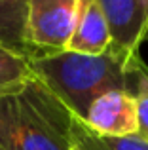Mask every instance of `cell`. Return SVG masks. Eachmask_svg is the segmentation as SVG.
<instances>
[{"instance_id": "6da1fadb", "label": "cell", "mask_w": 148, "mask_h": 150, "mask_svg": "<svg viewBox=\"0 0 148 150\" xmlns=\"http://www.w3.org/2000/svg\"><path fill=\"white\" fill-rule=\"evenodd\" d=\"M141 55L110 46L101 55L61 51L30 57L32 74L65 105L76 120L84 122L87 108L108 91L133 95Z\"/></svg>"}, {"instance_id": "7a4b0ae2", "label": "cell", "mask_w": 148, "mask_h": 150, "mask_svg": "<svg viewBox=\"0 0 148 150\" xmlns=\"http://www.w3.org/2000/svg\"><path fill=\"white\" fill-rule=\"evenodd\" d=\"M74 116L36 76L0 91V150H72Z\"/></svg>"}, {"instance_id": "3957f363", "label": "cell", "mask_w": 148, "mask_h": 150, "mask_svg": "<svg viewBox=\"0 0 148 150\" xmlns=\"http://www.w3.org/2000/svg\"><path fill=\"white\" fill-rule=\"evenodd\" d=\"M80 0H29L25 21V42L34 55L67 51L74 34Z\"/></svg>"}, {"instance_id": "277c9868", "label": "cell", "mask_w": 148, "mask_h": 150, "mask_svg": "<svg viewBox=\"0 0 148 150\" xmlns=\"http://www.w3.org/2000/svg\"><path fill=\"white\" fill-rule=\"evenodd\" d=\"M80 122V120H78ZM89 131L101 137H131L139 133L137 101L129 91H108L89 105L85 120Z\"/></svg>"}, {"instance_id": "5b68a950", "label": "cell", "mask_w": 148, "mask_h": 150, "mask_svg": "<svg viewBox=\"0 0 148 150\" xmlns=\"http://www.w3.org/2000/svg\"><path fill=\"white\" fill-rule=\"evenodd\" d=\"M106 17L112 46L139 53L148 40V0H97Z\"/></svg>"}, {"instance_id": "8992f818", "label": "cell", "mask_w": 148, "mask_h": 150, "mask_svg": "<svg viewBox=\"0 0 148 150\" xmlns=\"http://www.w3.org/2000/svg\"><path fill=\"white\" fill-rule=\"evenodd\" d=\"M112 46V36L106 17L97 0H80L74 34L68 42V51L84 55H101Z\"/></svg>"}, {"instance_id": "52a82bcc", "label": "cell", "mask_w": 148, "mask_h": 150, "mask_svg": "<svg viewBox=\"0 0 148 150\" xmlns=\"http://www.w3.org/2000/svg\"><path fill=\"white\" fill-rule=\"evenodd\" d=\"M27 2L29 0H0V44L30 57L25 42Z\"/></svg>"}, {"instance_id": "ba28073f", "label": "cell", "mask_w": 148, "mask_h": 150, "mask_svg": "<svg viewBox=\"0 0 148 150\" xmlns=\"http://www.w3.org/2000/svg\"><path fill=\"white\" fill-rule=\"evenodd\" d=\"M72 137L74 144H78L82 150H148V141L139 135L131 137H101L89 131L82 122L74 118L72 125Z\"/></svg>"}, {"instance_id": "9c48e42d", "label": "cell", "mask_w": 148, "mask_h": 150, "mask_svg": "<svg viewBox=\"0 0 148 150\" xmlns=\"http://www.w3.org/2000/svg\"><path fill=\"white\" fill-rule=\"evenodd\" d=\"M30 57L0 44V91L32 78Z\"/></svg>"}, {"instance_id": "30bf717a", "label": "cell", "mask_w": 148, "mask_h": 150, "mask_svg": "<svg viewBox=\"0 0 148 150\" xmlns=\"http://www.w3.org/2000/svg\"><path fill=\"white\" fill-rule=\"evenodd\" d=\"M133 97L137 101V116H139V137L148 141V67L141 61L135 76Z\"/></svg>"}, {"instance_id": "8fae6325", "label": "cell", "mask_w": 148, "mask_h": 150, "mask_svg": "<svg viewBox=\"0 0 148 150\" xmlns=\"http://www.w3.org/2000/svg\"><path fill=\"white\" fill-rule=\"evenodd\" d=\"M72 150H82V148L78 146V144H74V146H72Z\"/></svg>"}]
</instances>
